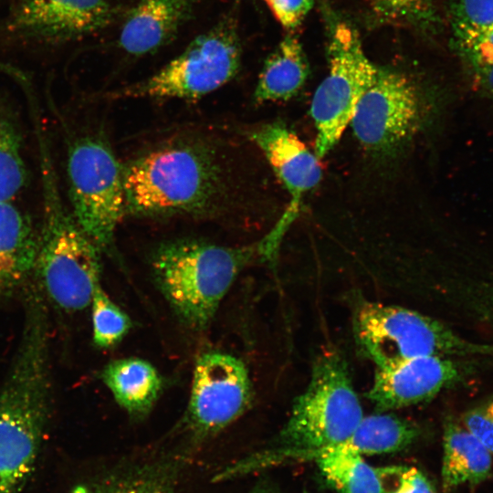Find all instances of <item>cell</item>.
Listing matches in <instances>:
<instances>
[{
  "label": "cell",
  "instance_id": "1",
  "mask_svg": "<svg viewBox=\"0 0 493 493\" xmlns=\"http://www.w3.org/2000/svg\"><path fill=\"white\" fill-rule=\"evenodd\" d=\"M126 214L215 218L234 209V163L219 142L180 137L122 166Z\"/></svg>",
  "mask_w": 493,
  "mask_h": 493
},
{
  "label": "cell",
  "instance_id": "2",
  "mask_svg": "<svg viewBox=\"0 0 493 493\" xmlns=\"http://www.w3.org/2000/svg\"><path fill=\"white\" fill-rule=\"evenodd\" d=\"M21 341L0 391V493H15L30 476L47 418V320L39 296L26 299Z\"/></svg>",
  "mask_w": 493,
  "mask_h": 493
},
{
  "label": "cell",
  "instance_id": "3",
  "mask_svg": "<svg viewBox=\"0 0 493 493\" xmlns=\"http://www.w3.org/2000/svg\"><path fill=\"white\" fill-rule=\"evenodd\" d=\"M363 416L345 360L335 351L314 362L306 389L294 401L290 415L264 454L241 460L225 469L234 478L288 456L312 457L344 444Z\"/></svg>",
  "mask_w": 493,
  "mask_h": 493
},
{
  "label": "cell",
  "instance_id": "4",
  "mask_svg": "<svg viewBox=\"0 0 493 493\" xmlns=\"http://www.w3.org/2000/svg\"><path fill=\"white\" fill-rule=\"evenodd\" d=\"M43 186V224L35 272L47 297L67 311L90 305L100 285L101 251L63 203L40 125L36 126Z\"/></svg>",
  "mask_w": 493,
  "mask_h": 493
},
{
  "label": "cell",
  "instance_id": "5",
  "mask_svg": "<svg viewBox=\"0 0 493 493\" xmlns=\"http://www.w3.org/2000/svg\"><path fill=\"white\" fill-rule=\"evenodd\" d=\"M258 256L257 244L223 246L181 239L152 253V275L161 293L184 325L201 331L212 321L239 272Z\"/></svg>",
  "mask_w": 493,
  "mask_h": 493
},
{
  "label": "cell",
  "instance_id": "6",
  "mask_svg": "<svg viewBox=\"0 0 493 493\" xmlns=\"http://www.w3.org/2000/svg\"><path fill=\"white\" fill-rule=\"evenodd\" d=\"M353 332L360 351L376 368L421 356L476 358L493 354V345L467 340L417 311L379 302L365 301L357 308Z\"/></svg>",
  "mask_w": 493,
  "mask_h": 493
},
{
  "label": "cell",
  "instance_id": "7",
  "mask_svg": "<svg viewBox=\"0 0 493 493\" xmlns=\"http://www.w3.org/2000/svg\"><path fill=\"white\" fill-rule=\"evenodd\" d=\"M67 171L73 217L101 253H111L126 215L122 166L106 140L85 135L70 144Z\"/></svg>",
  "mask_w": 493,
  "mask_h": 493
},
{
  "label": "cell",
  "instance_id": "8",
  "mask_svg": "<svg viewBox=\"0 0 493 493\" xmlns=\"http://www.w3.org/2000/svg\"><path fill=\"white\" fill-rule=\"evenodd\" d=\"M327 58L328 73L315 90L309 108L319 159L341 138L378 68L366 55L356 28L341 19L330 22Z\"/></svg>",
  "mask_w": 493,
  "mask_h": 493
},
{
  "label": "cell",
  "instance_id": "9",
  "mask_svg": "<svg viewBox=\"0 0 493 493\" xmlns=\"http://www.w3.org/2000/svg\"><path fill=\"white\" fill-rule=\"evenodd\" d=\"M240 63L241 46L236 23L233 18H226L194 38L158 72L111 96L196 100L231 80Z\"/></svg>",
  "mask_w": 493,
  "mask_h": 493
},
{
  "label": "cell",
  "instance_id": "10",
  "mask_svg": "<svg viewBox=\"0 0 493 493\" xmlns=\"http://www.w3.org/2000/svg\"><path fill=\"white\" fill-rule=\"evenodd\" d=\"M426 110L419 89L404 74L378 67L350 124L367 152L387 157L416 134L426 120Z\"/></svg>",
  "mask_w": 493,
  "mask_h": 493
},
{
  "label": "cell",
  "instance_id": "11",
  "mask_svg": "<svg viewBox=\"0 0 493 493\" xmlns=\"http://www.w3.org/2000/svg\"><path fill=\"white\" fill-rule=\"evenodd\" d=\"M253 388L248 371L238 358L208 351L195 362L187 423L197 438L218 434L250 406Z\"/></svg>",
  "mask_w": 493,
  "mask_h": 493
},
{
  "label": "cell",
  "instance_id": "12",
  "mask_svg": "<svg viewBox=\"0 0 493 493\" xmlns=\"http://www.w3.org/2000/svg\"><path fill=\"white\" fill-rule=\"evenodd\" d=\"M250 138L261 150L289 196L277 224L257 243L258 256L273 265L284 236L299 216L305 195L319 184L322 167L315 152L282 121L257 128L250 133Z\"/></svg>",
  "mask_w": 493,
  "mask_h": 493
},
{
  "label": "cell",
  "instance_id": "13",
  "mask_svg": "<svg viewBox=\"0 0 493 493\" xmlns=\"http://www.w3.org/2000/svg\"><path fill=\"white\" fill-rule=\"evenodd\" d=\"M110 14V0H19L5 30L16 39L60 44L102 28Z\"/></svg>",
  "mask_w": 493,
  "mask_h": 493
},
{
  "label": "cell",
  "instance_id": "14",
  "mask_svg": "<svg viewBox=\"0 0 493 493\" xmlns=\"http://www.w3.org/2000/svg\"><path fill=\"white\" fill-rule=\"evenodd\" d=\"M467 359L421 356L376 368L366 396L380 412L428 401L473 372Z\"/></svg>",
  "mask_w": 493,
  "mask_h": 493
},
{
  "label": "cell",
  "instance_id": "15",
  "mask_svg": "<svg viewBox=\"0 0 493 493\" xmlns=\"http://www.w3.org/2000/svg\"><path fill=\"white\" fill-rule=\"evenodd\" d=\"M452 44L472 86L493 99V0H449Z\"/></svg>",
  "mask_w": 493,
  "mask_h": 493
},
{
  "label": "cell",
  "instance_id": "16",
  "mask_svg": "<svg viewBox=\"0 0 493 493\" xmlns=\"http://www.w3.org/2000/svg\"><path fill=\"white\" fill-rule=\"evenodd\" d=\"M38 235L11 201L0 202V301L22 288L36 270Z\"/></svg>",
  "mask_w": 493,
  "mask_h": 493
},
{
  "label": "cell",
  "instance_id": "17",
  "mask_svg": "<svg viewBox=\"0 0 493 493\" xmlns=\"http://www.w3.org/2000/svg\"><path fill=\"white\" fill-rule=\"evenodd\" d=\"M189 7V0H141L121 29L120 47L132 56L157 50L175 35Z\"/></svg>",
  "mask_w": 493,
  "mask_h": 493
},
{
  "label": "cell",
  "instance_id": "18",
  "mask_svg": "<svg viewBox=\"0 0 493 493\" xmlns=\"http://www.w3.org/2000/svg\"><path fill=\"white\" fill-rule=\"evenodd\" d=\"M492 453L462 424L448 420L443 434L442 487L451 492L465 484L476 485L490 475Z\"/></svg>",
  "mask_w": 493,
  "mask_h": 493
},
{
  "label": "cell",
  "instance_id": "19",
  "mask_svg": "<svg viewBox=\"0 0 493 493\" xmlns=\"http://www.w3.org/2000/svg\"><path fill=\"white\" fill-rule=\"evenodd\" d=\"M101 380L116 403L133 418L144 417L151 412L163 388L156 368L135 357L109 362L101 372Z\"/></svg>",
  "mask_w": 493,
  "mask_h": 493
},
{
  "label": "cell",
  "instance_id": "20",
  "mask_svg": "<svg viewBox=\"0 0 493 493\" xmlns=\"http://www.w3.org/2000/svg\"><path fill=\"white\" fill-rule=\"evenodd\" d=\"M309 75V64L301 43L295 36H286L264 62L254 100L257 103L290 100Z\"/></svg>",
  "mask_w": 493,
  "mask_h": 493
},
{
  "label": "cell",
  "instance_id": "21",
  "mask_svg": "<svg viewBox=\"0 0 493 493\" xmlns=\"http://www.w3.org/2000/svg\"><path fill=\"white\" fill-rule=\"evenodd\" d=\"M419 434L415 424L386 411H378L363 415L343 445L362 456L389 454L408 447Z\"/></svg>",
  "mask_w": 493,
  "mask_h": 493
},
{
  "label": "cell",
  "instance_id": "22",
  "mask_svg": "<svg viewBox=\"0 0 493 493\" xmlns=\"http://www.w3.org/2000/svg\"><path fill=\"white\" fill-rule=\"evenodd\" d=\"M311 458L339 493H383L376 467L343 444L318 452Z\"/></svg>",
  "mask_w": 493,
  "mask_h": 493
},
{
  "label": "cell",
  "instance_id": "23",
  "mask_svg": "<svg viewBox=\"0 0 493 493\" xmlns=\"http://www.w3.org/2000/svg\"><path fill=\"white\" fill-rule=\"evenodd\" d=\"M22 138L15 118L0 103V202L11 201L26 183Z\"/></svg>",
  "mask_w": 493,
  "mask_h": 493
},
{
  "label": "cell",
  "instance_id": "24",
  "mask_svg": "<svg viewBox=\"0 0 493 493\" xmlns=\"http://www.w3.org/2000/svg\"><path fill=\"white\" fill-rule=\"evenodd\" d=\"M93 342L101 349L119 343L131 328L129 316L117 306L100 285L91 299Z\"/></svg>",
  "mask_w": 493,
  "mask_h": 493
},
{
  "label": "cell",
  "instance_id": "25",
  "mask_svg": "<svg viewBox=\"0 0 493 493\" xmlns=\"http://www.w3.org/2000/svg\"><path fill=\"white\" fill-rule=\"evenodd\" d=\"M372 11L383 20L407 24L423 31L435 29L438 18L432 0H371Z\"/></svg>",
  "mask_w": 493,
  "mask_h": 493
},
{
  "label": "cell",
  "instance_id": "26",
  "mask_svg": "<svg viewBox=\"0 0 493 493\" xmlns=\"http://www.w3.org/2000/svg\"><path fill=\"white\" fill-rule=\"evenodd\" d=\"M376 469L383 493H435L427 477L414 467L394 465Z\"/></svg>",
  "mask_w": 493,
  "mask_h": 493
},
{
  "label": "cell",
  "instance_id": "27",
  "mask_svg": "<svg viewBox=\"0 0 493 493\" xmlns=\"http://www.w3.org/2000/svg\"><path fill=\"white\" fill-rule=\"evenodd\" d=\"M173 474L163 467L146 470L117 485L112 493H172Z\"/></svg>",
  "mask_w": 493,
  "mask_h": 493
},
{
  "label": "cell",
  "instance_id": "28",
  "mask_svg": "<svg viewBox=\"0 0 493 493\" xmlns=\"http://www.w3.org/2000/svg\"><path fill=\"white\" fill-rule=\"evenodd\" d=\"M461 424L493 453V393L467 410Z\"/></svg>",
  "mask_w": 493,
  "mask_h": 493
},
{
  "label": "cell",
  "instance_id": "29",
  "mask_svg": "<svg viewBox=\"0 0 493 493\" xmlns=\"http://www.w3.org/2000/svg\"><path fill=\"white\" fill-rule=\"evenodd\" d=\"M276 20L287 30L299 26L313 6V0H264Z\"/></svg>",
  "mask_w": 493,
  "mask_h": 493
},
{
  "label": "cell",
  "instance_id": "30",
  "mask_svg": "<svg viewBox=\"0 0 493 493\" xmlns=\"http://www.w3.org/2000/svg\"><path fill=\"white\" fill-rule=\"evenodd\" d=\"M477 309L493 331V287L483 291L482 296L477 300Z\"/></svg>",
  "mask_w": 493,
  "mask_h": 493
},
{
  "label": "cell",
  "instance_id": "31",
  "mask_svg": "<svg viewBox=\"0 0 493 493\" xmlns=\"http://www.w3.org/2000/svg\"><path fill=\"white\" fill-rule=\"evenodd\" d=\"M72 493H88V489L83 486H78L73 489Z\"/></svg>",
  "mask_w": 493,
  "mask_h": 493
},
{
  "label": "cell",
  "instance_id": "32",
  "mask_svg": "<svg viewBox=\"0 0 493 493\" xmlns=\"http://www.w3.org/2000/svg\"><path fill=\"white\" fill-rule=\"evenodd\" d=\"M250 493H271V492L268 491V490H266V489H256V490H253Z\"/></svg>",
  "mask_w": 493,
  "mask_h": 493
}]
</instances>
